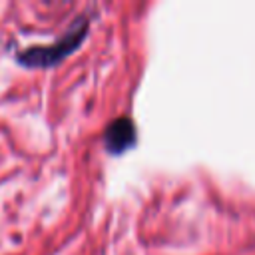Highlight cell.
<instances>
[{"instance_id":"6da1fadb","label":"cell","mask_w":255,"mask_h":255,"mask_svg":"<svg viewBox=\"0 0 255 255\" xmlns=\"http://www.w3.org/2000/svg\"><path fill=\"white\" fill-rule=\"evenodd\" d=\"M88 34V20L80 18L76 20V24L56 42L48 44V46H30L26 50H20L16 54V62L26 66V68H48L58 64L60 60H64L66 56H70L86 38Z\"/></svg>"},{"instance_id":"7a4b0ae2","label":"cell","mask_w":255,"mask_h":255,"mask_svg":"<svg viewBox=\"0 0 255 255\" xmlns=\"http://www.w3.org/2000/svg\"><path fill=\"white\" fill-rule=\"evenodd\" d=\"M104 139H106L108 149L114 151V153H120L126 147H129L133 143V139H135V129H133L131 120L129 118H118V120H114L108 126Z\"/></svg>"}]
</instances>
